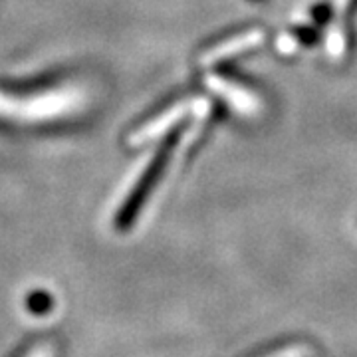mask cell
<instances>
[{"mask_svg":"<svg viewBox=\"0 0 357 357\" xmlns=\"http://www.w3.org/2000/svg\"><path fill=\"white\" fill-rule=\"evenodd\" d=\"M357 14V0H349L347 4V18H354Z\"/></svg>","mask_w":357,"mask_h":357,"instance_id":"7","label":"cell"},{"mask_svg":"<svg viewBox=\"0 0 357 357\" xmlns=\"http://www.w3.org/2000/svg\"><path fill=\"white\" fill-rule=\"evenodd\" d=\"M28 349H30V344H22L20 345V347H18V349H16V351H13V354H10V356L8 357H24L26 354H28Z\"/></svg>","mask_w":357,"mask_h":357,"instance_id":"6","label":"cell"},{"mask_svg":"<svg viewBox=\"0 0 357 357\" xmlns=\"http://www.w3.org/2000/svg\"><path fill=\"white\" fill-rule=\"evenodd\" d=\"M294 34L296 36H300V42H304V44H314L316 42V32L314 30H310V28H300V30H294Z\"/></svg>","mask_w":357,"mask_h":357,"instance_id":"4","label":"cell"},{"mask_svg":"<svg viewBox=\"0 0 357 357\" xmlns=\"http://www.w3.org/2000/svg\"><path fill=\"white\" fill-rule=\"evenodd\" d=\"M26 307L34 316H46L54 307V298L46 290H32L26 296Z\"/></svg>","mask_w":357,"mask_h":357,"instance_id":"3","label":"cell"},{"mask_svg":"<svg viewBox=\"0 0 357 357\" xmlns=\"http://www.w3.org/2000/svg\"><path fill=\"white\" fill-rule=\"evenodd\" d=\"M314 16L318 18V22L328 20V18H330V6H328V4H326V6H318V10H314Z\"/></svg>","mask_w":357,"mask_h":357,"instance_id":"5","label":"cell"},{"mask_svg":"<svg viewBox=\"0 0 357 357\" xmlns=\"http://www.w3.org/2000/svg\"><path fill=\"white\" fill-rule=\"evenodd\" d=\"M262 38H264V32H262L260 28L244 30V32L232 36V38L225 40V42H218L215 46H211V48L203 54V62H215V60H220V58H229V56H234V54H238V52L255 48L256 44L262 42Z\"/></svg>","mask_w":357,"mask_h":357,"instance_id":"2","label":"cell"},{"mask_svg":"<svg viewBox=\"0 0 357 357\" xmlns=\"http://www.w3.org/2000/svg\"><path fill=\"white\" fill-rule=\"evenodd\" d=\"M178 135L177 133H173L169 141H167L165 145H163V149L159 151V155L155 157V161L149 165L147 169V173L141 177L139 185L133 189V192L129 195L128 203L123 204V208L119 211V215L115 218V227L119 230H128L131 227V222L137 218V213L141 211V206L145 203V199H147V195L149 191L155 187V183H157V178L161 175V171H163V165H165L167 157L171 153V149H173V145L177 143Z\"/></svg>","mask_w":357,"mask_h":357,"instance_id":"1","label":"cell"}]
</instances>
